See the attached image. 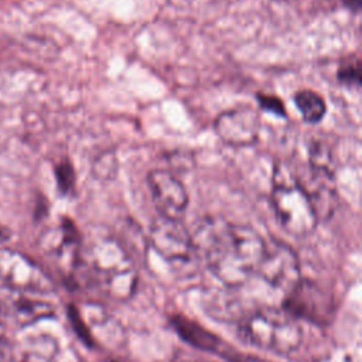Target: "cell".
I'll return each instance as SVG.
<instances>
[{
	"mask_svg": "<svg viewBox=\"0 0 362 362\" xmlns=\"http://www.w3.org/2000/svg\"><path fill=\"white\" fill-rule=\"evenodd\" d=\"M189 232L195 256L226 287L236 288L256 274L266 240L255 228L205 216Z\"/></svg>",
	"mask_w": 362,
	"mask_h": 362,
	"instance_id": "obj_1",
	"label": "cell"
},
{
	"mask_svg": "<svg viewBox=\"0 0 362 362\" xmlns=\"http://www.w3.org/2000/svg\"><path fill=\"white\" fill-rule=\"evenodd\" d=\"M78 264L85 269L90 281L112 300L124 301L136 291V266L124 246L115 238L96 239L83 255H79Z\"/></svg>",
	"mask_w": 362,
	"mask_h": 362,
	"instance_id": "obj_2",
	"label": "cell"
},
{
	"mask_svg": "<svg viewBox=\"0 0 362 362\" xmlns=\"http://www.w3.org/2000/svg\"><path fill=\"white\" fill-rule=\"evenodd\" d=\"M236 334L245 344L279 355L297 351L303 342V331L297 320L276 308L245 313L236 322Z\"/></svg>",
	"mask_w": 362,
	"mask_h": 362,
	"instance_id": "obj_3",
	"label": "cell"
},
{
	"mask_svg": "<svg viewBox=\"0 0 362 362\" xmlns=\"http://www.w3.org/2000/svg\"><path fill=\"white\" fill-rule=\"evenodd\" d=\"M270 201L279 225L288 235L305 238L315 230L318 219L314 208L284 163L276 161L273 165Z\"/></svg>",
	"mask_w": 362,
	"mask_h": 362,
	"instance_id": "obj_4",
	"label": "cell"
},
{
	"mask_svg": "<svg viewBox=\"0 0 362 362\" xmlns=\"http://www.w3.org/2000/svg\"><path fill=\"white\" fill-rule=\"evenodd\" d=\"M281 310L294 320L325 327L334 318L335 303L332 296L320 284L301 279L284 294Z\"/></svg>",
	"mask_w": 362,
	"mask_h": 362,
	"instance_id": "obj_5",
	"label": "cell"
},
{
	"mask_svg": "<svg viewBox=\"0 0 362 362\" xmlns=\"http://www.w3.org/2000/svg\"><path fill=\"white\" fill-rule=\"evenodd\" d=\"M147 243L173 264H187L197 257L191 232L181 219L156 216L150 223Z\"/></svg>",
	"mask_w": 362,
	"mask_h": 362,
	"instance_id": "obj_6",
	"label": "cell"
},
{
	"mask_svg": "<svg viewBox=\"0 0 362 362\" xmlns=\"http://www.w3.org/2000/svg\"><path fill=\"white\" fill-rule=\"evenodd\" d=\"M256 274H259L269 286L284 294L303 279L297 253L290 245L279 239L266 240Z\"/></svg>",
	"mask_w": 362,
	"mask_h": 362,
	"instance_id": "obj_7",
	"label": "cell"
},
{
	"mask_svg": "<svg viewBox=\"0 0 362 362\" xmlns=\"http://www.w3.org/2000/svg\"><path fill=\"white\" fill-rule=\"evenodd\" d=\"M260 127L259 112L250 106L223 110L214 120L216 136L232 147H247L257 143Z\"/></svg>",
	"mask_w": 362,
	"mask_h": 362,
	"instance_id": "obj_8",
	"label": "cell"
},
{
	"mask_svg": "<svg viewBox=\"0 0 362 362\" xmlns=\"http://www.w3.org/2000/svg\"><path fill=\"white\" fill-rule=\"evenodd\" d=\"M146 180L158 215L181 219L189 202L188 192L181 180L170 170L163 168L151 170Z\"/></svg>",
	"mask_w": 362,
	"mask_h": 362,
	"instance_id": "obj_9",
	"label": "cell"
},
{
	"mask_svg": "<svg viewBox=\"0 0 362 362\" xmlns=\"http://www.w3.org/2000/svg\"><path fill=\"white\" fill-rule=\"evenodd\" d=\"M0 277L14 290L47 294L52 290L49 279L25 256L11 250L0 252Z\"/></svg>",
	"mask_w": 362,
	"mask_h": 362,
	"instance_id": "obj_10",
	"label": "cell"
},
{
	"mask_svg": "<svg viewBox=\"0 0 362 362\" xmlns=\"http://www.w3.org/2000/svg\"><path fill=\"white\" fill-rule=\"evenodd\" d=\"M296 178L308 197L318 222L328 221L338 208V192L334 173L308 167L305 178H300L297 175Z\"/></svg>",
	"mask_w": 362,
	"mask_h": 362,
	"instance_id": "obj_11",
	"label": "cell"
},
{
	"mask_svg": "<svg viewBox=\"0 0 362 362\" xmlns=\"http://www.w3.org/2000/svg\"><path fill=\"white\" fill-rule=\"evenodd\" d=\"M168 322L173 327L174 332L192 348L219 355V352L225 346V344L216 334L184 314L171 315L168 318Z\"/></svg>",
	"mask_w": 362,
	"mask_h": 362,
	"instance_id": "obj_12",
	"label": "cell"
},
{
	"mask_svg": "<svg viewBox=\"0 0 362 362\" xmlns=\"http://www.w3.org/2000/svg\"><path fill=\"white\" fill-rule=\"evenodd\" d=\"M206 310L212 315V318L222 320V321H235L238 322L245 311L240 308L238 298L226 291H216L209 297L206 301Z\"/></svg>",
	"mask_w": 362,
	"mask_h": 362,
	"instance_id": "obj_13",
	"label": "cell"
},
{
	"mask_svg": "<svg viewBox=\"0 0 362 362\" xmlns=\"http://www.w3.org/2000/svg\"><path fill=\"white\" fill-rule=\"evenodd\" d=\"M293 100L307 123H318L327 113L324 98L311 89H301L296 92Z\"/></svg>",
	"mask_w": 362,
	"mask_h": 362,
	"instance_id": "obj_14",
	"label": "cell"
},
{
	"mask_svg": "<svg viewBox=\"0 0 362 362\" xmlns=\"http://www.w3.org/2000/svg\"><path fill=\"white\" fill-rule=\"evenodd\" d=\"M308 167L314 170H322L334 173L332 156L328 146L322 141H313L308 148Z\"/></svg>",
	"mask_w": 362,
	"mask_h": 362,
	"instance_id": "obj_15",
	"label": "cell"
},
{
	"mask_svg": "<svg viewBox=\"0 0 362 362\" xmlns=\"http://www.w3.org/2000/svg\"><path fill=\"white\" fill-rule=\"evenodd\" d=\"M55 181L62 195H71L75 191L76 175L69 158H62L55 164Z\"/></svg>",
	"mask_w": 362,
	"mask_h": 362,
	"instance_id": "obj_16",
	"label": "cell"
},
{
	"mask_svg": "<svg viewBox=\"0 0 362 362\" xmlns=\"http://www.w3.org/2000/svg\"><path fill=\"white\" fill-rule=\"evenodd\" d=\"M117 160L115 153H102L92 164V173L98 180H112L117 173Z\"/></svg>",
	"mask_w": 362,
	"mask_h": 362,
	"instance_id": "obj_17",
	"label": "cell"
},
{
	"mask_svg": "<svg viewBox=\"0 0 362 362\" xmlns=\"http://www.w3.org/2000/svg\"><path fill=\"white\" fill-rule=\"evenodd\" d=\"M337 78L342 85L348 86H359L361 85V64L359 61L345 62L337 71Z\"/></svg>",
	"mask_w": 362,
	"mask_h": 362,
	"instance_id": "obj_18",
	"label": "cell"
},
{
	"mask_svg": "<svg viewBox=\"0 0 362 362\" xmlns=\"http://www.w3.org/2000/svg\"><path fill=\"white\" fill-rule=\"evenodd\" d=\"M256 100L257 105L262 110L273 113L279 117H284L287 116L286 112V106L283 103V100L280 98H277L276 95H266V93H256Z\"/></svg>",
	"mask_w": 362,
	"mask_h": 362,
	"instance_id": "obj_19",
	"label": "cell"
},
{
	"mask_svg": "<svg viewBox=\"0 0 362 362\" xmlns=\"http://www.w3.org/2000/svg\"><path fill=\"white\" fill-rule=\"evenodd\" d=\"M219 356H222L226 362H272L269 359L260 358V356L253 355V354L239 352V351L230 348L229 345H225L222 348V351L219 352Z\"/></svg>",
	"mask_w": 362,
	"mask_h": 362,
	"instance_id": "obj_20",
	"label": "cell"
},
{
	"mask_svg": "<svg viewBox=\"0 0 362 362\" xmlns=\"http://www.w3.org/2000/svg\"><path fill=\"white\" fill-rule=\"evenodd\" d=\"M342 3L345 7H348L352 11H358L362 6V0H342Z\"/></svg>",
	"mask_w": 362,
	"mask_h": 362,
	"instance_id": "obj_21",
	"label": "cell"
},
{
	"mask_svg": "<svg viewBox=\"0 0 362 362\" xmlns=\"http://www.w3.org/2000/svg\"><path fill=\"white\" fill-rule=\"evenodd\" d=\"M6 332H4V328L3 325L0 324V351L4 348V344H6Z\"/></svg>",
	"mask_w": 362,
	"mask_h": 362,
	"instance_id": "obj_22",
	"label": "cell"
},
{
	"mask_svg": "<svg viewBox=\"0 0 362 362\" xmlns=\"http://www.w3.org/2000/svg\"><path fill=\"white\" fill-rule=\"evenodd\" d=\"M178 362H212V361H205V359H198V358H192V359H181Z\"/></svg>",
	"mask_w": 362,
	"mask_h": 362,
	"instance_id": "obj_23",
	"label": "cell"
},
{
	"mask_svg": "<svg viewBox=\"0 0 362 362\" xmlns=\"http://www.w3.org/2000/svg\"><path fill=\"white\" fill-rule=\"evenodd\" d=\"M106 362H129V361H124V359H120V358H110Z\"/></svg>",
	"mask_w": 362,
	"mask_h": 362,
	"instance_id": "obj_24",
	"label": "cell"
}]
</instances>
